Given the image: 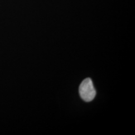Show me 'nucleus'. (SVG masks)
Here are the masks:
<instances>
[{
  "label": "nucleus",
  "mask_w": 135,
  "mask_h": 135,
  "mask_svg": "<svg viewBox=\"0 0 135 135\" xmlns=\"http://www.w3.org/2000/svg\"><path fill=\"white\" fill-rule=\"evenodd\" d=\"M79 94L82 99L85 101L91 102L95 98L96 91L90 78L85 79L79 87Z\"/></svg>",
  "instance_id": "f257e3e1"
}]
</instances>
